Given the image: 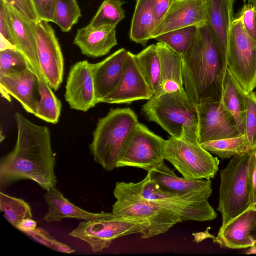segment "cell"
<instances>
[{"label":"cell","instance_id":"cell-4","mask_svg":"<svg viewBox=\"0 0 256 256\" xmlns=\"http://www.w3.org/2000/svg\"><path fill=\"white\" fill-rule=\"evenodd\" d=\"M116 201L112 212L126 218L145 223L148 230L144 238L167 232L182 222L178 214L144 198L134 182H117L113 192Z\"/></svg>","mask_w":256,"mask_h":256},{"label":"cell","instance_id":"cell-5","mask_svg":"<svg viewBox=\"0 0 256 256\" xmlns=\"http://www.w3.org/2000/svg\"><path fill=\"white\" fill-rule=\"evenodd\" d=\"M253 150L232 157L220 172L219 202L223 227L252 208L250 169Z\"/></svg>","mask_w":256,"mask_h":256},{"label":"cell","instance_id":"cell-12","mask_svg":"<svg viewBox=\"0 0 256 256\" xmlns=\"http://www.w3.org/2000/svg\"><path fill=\"white\" fill-rule=\"evenodd\" d=\"M35 30L41 72L50 86L57 90L62 82L64 72V60L60 46L48 22L37 20Z\"/></svg>","mask_w":256,"mask_h":256},{"label":"cell","instance_id":"cell-25","mask_svg":"<svg viewBox=\"0 0 256 256\" xmlns=\"http://www.w3.org/2000/svg\"><path fill=\"white\" fill-rule=\"evenodd\" d=\"M208 24L214 33L226 56L234 18V0H204Z\"/></svg>","mask_w":256,"mask_h":256},{"label":"cell","instance_id":"cell-22","mask_svg":"<svg viewBox=\"0 0 256 256\" xmlns=\"http://www.w3.org/2000/svg\"><path fill=\"white\" fill-rule=\"evenodd\" d=\"M256 222V209L250 208L220 227L215 242L228 248H250L256 243L250 231Z\"/></svg>","mask_w":256,"mask_h":256},{"label":"cell","instance_id":"cell-35","mask_svg":"<svg viewBox=\"0 0 256 256\" xmlns=\"http://www.w3.org/2000/svg\"><path fill=\"white\" fill-rule=\"evenodd\" d=\"M30 68H31L27 60L18 50L0 51V76L18 73Z\"/></svg>","mask_w":256,"mask_h":256},{"label":"cell","instance_id":"cell-23","mask_svg":"<svg viewBox=\"0 0 256 256\" xmlns=\"http://www.w3.org/2000/svg\"><path fill=\"white\" fill-rule=\"evenodd\" d=\"M160 63V80L154 96L184 90L182 79V55L165 44H156Z\"/></svg>","mask_w":256,"mask_h":256},{"label":"cell","instance_id":"cell-29","mask_svg":"<svg viewBox=\"0 0 256 256\" xmlns=\"http://www.w3.org/2000/svg\"><path fill=\"white\" fill-rule=\"evenodd\" d=\"M38 90L40 96L34 116L47 122L57 124L61 114V102L45 80H38Z\"/></svg>","mask_w":256,"mask_h":256},{"label":"cell","instance_id":"cell-7","mask_svg":"<svg viewBox=\"0 0 256 256\" xmlns=\"http://www.w3.org/2000/svg\"><path fill=\"white\" fill-rule=\"evenodd\" d=\"M164 156L188 179L209 180L214 177L218 170L219 160L216 157L198 142L184 138L170 136L165 140Z\"/></svg>","mask_w":256,"mask_h":256},{"label":"cell","instance_id":"cell-16","mask_svg":"<svg viewBox=\"0 0 256 256\" xmlns=\"http://www.w3.org/2000/svg\"><path fill=\"white\" fill-rule=\"evenodd\" d=\"M204 0H175L151 38L164 33L190 26H200L208 22Z\"/></svg>","mask_w":256,"mask_h":256},{"label":"cell","instance_id":"cell-28","mask_svg":"<svg viewBox=\"0 0 256 256\" xmlns=\"http://www.w3.org/2000/svg\"><path fill=\"white\" fill-rule=\"evenodd\" d=\"M134 62L154 95L159 84L160 63L156 44H151L137 54H132Z\"/></svg>","mask_w":256,"mask_h":256},{"label":"cell","instance_id":"cell-19","mask_svg":"<svg viewBox=\"0 0 256 256\" xmlns=\"http://www.w3.org/2000/svg\"><path fill=\"white\" fill-rule=\"evenodd\" d=\"M128 52L120 48L104 60L91 64L97 104L112 92L121 78Z\"/></svg>","mask_w":256,"mask_h":256},{"label":"cell","instance_id":"cell-31","mask_svg":"<svg viewBox=\"0 0 256 256\" xmlns=\"http://www.w3.org/2000/svg\"><path fill=\"white\" fill-rule=\"evenodd\" d=\"M0 209L4 217L14 227L23 219L32 218L29 204L24 200L0 192Z\"/></svg>","mask_w":256,"mask_h":256},{"label":"cell","instance_id":"cell-37","mask_svg":"<svg viewBox=\"0 0 256 256\" xmlns=\"http://www.w3.org/2000/svg\"><path fill=\"white\" fill-rule=\"evenodd\" d=\"M22 232L40 244L56 252L66 254H72L76 252L75 249L54 239L43 228H36L34 230L24 231Z\"/></svg>","mask_w":256,"mask_h":256},{"label":"cell","instance_id":"cell-2","mask_svg":"<svg viewBox=\"0 0 256 256\" xmlns=\"http://www.w3.org/2000/svg\"><path fill=\"white\" fill-rule=\"evenodd\" d=\"M182 56L184 86L191 102L196 106L221 101L226 58L208 22L198 26Z\"/></svg>","mask_w":256,"mask_h":256},{"label":"cell","instance_id":"cell-45","mask_svg":"<svg viewBox=\"0 0 256 256\" xmlns=\"http://www.w3.org/2000/svg\"><path fill=\"white\" fill-rule=\"evenodd\" d=\"M250 236L255 241V244L248 251L247 254H256V222L250 231Z\"/></svg>","mask_w":256,"mask_h":256},{"label":"cell","instance_id":"cell-18","mask_svg":"<svg viewBox=\"0 0 256 256\" xmlns=\"http://www.w3.org/2000/svg\"><path fill=\"white\" fill-rule=\"evenodd\" d=\"M1 91L8 98L13 96L28 113L35 114L40 96L38 78L31 69L8 75L0 76ZM6 97V96H5Z\"/></svg>","mask_w":256,"mask_h":256},{"label":"cell","instance_id":"cell-39","mask_svg":"<svg viewBox=\"0 0 256 256\" xmlns=\"http://www.w3.org/2000/svg\"><path fill=\"white\" fill-rule=\"evenodd\" d=\"M8 6L28 18L36 22L39 20L32 0H3Z\"/></svg>","mask_w":256,"mask_h":256},{"label":"cell","instance_id":"cell-26","mask_svg":"<svg viewBox=\"0 0 256 256\" xmlns=\"http://www.w3.org/2000/svg\"><path fill=\"white\" fill-rule=\"evenodd\" d=\"M246 94L247 92L227 68L223 82L222 101L234 118L238 130L242 135H244L245 133Z\"/></svg>","mask_w":256,"mask_h":256},{"label":"cell","instance_id":"cell-41","mask_svg":"<svg viewBox=\"0 0 256 256\" xmlns=\"http://www.w3.org/2000/svg\"><path fill=\"white\" fill-rule=\"evenodd\" d=\"M39 20L53 22L56 0H32Z\"/></svg>","mask_w":256,"mask_h":256},{"label":"cell","instance_id":"cell-47","mask_svg":"<svg viewBox=\"0 0 256 256\" xmlns=\"http://www.w3.org/2000/svg\"><path fill=\"white\" fill-rule=\"evenodd\" d=\"M244 2H248V4H251L256 8V0H243Z\"/></svg>","mask_w":256,"mask_h":256},{"label":"cell","instance_id":"cell-40","mask_svg":"<svg viewBox=\"0 0 256 256\" xmlns=\"http://www.w3.org/2000/svg\"><path fill=\"white\" fill-rule=\"evenodd\" d=\"M0 33L2 36L16 48L8 6L3 0H0Z\"/></svg>","mask_w":256,"mask_h":256},{"label":"cell","instance_id":"cell-3","mask_svg":"<svg viewBox=\"0 0 256 256\" xmlns=\"http://www.w3.org/2000/svg\"><path fill=\"white\" fill-rule=\"evenodd\" d=\"M142 110L146 120L158 124L171 137L198 142L196 106L185 90L154 96Z\"/></svg>","mask_w":256,"mask_h":256},{"label":"cell","instance_id":"cell-10","mask_svg":"<svg viewBox=\"0 0 256 256\" xmlns=\"http://www.w3.org/2000/svg\"><path fill=\"white\" fill-rule=\"evenodd\" d=\"M164 140L138 122L124 144L116 168L132 166L150 172L164 162Z\"/></svg>","mask_w":256,"mask_h":256},{"label":"cell","instance_id":"cell-44","mask_svg":"<svg viewBox=\"0 0 256 256\" xmlns=\"http://www.w3.org/2000/svg\"><path fill=\"white\" fill-rule=\"evenodd\" d=\"M36 228V222L32 218L23 219L18 224L16 228L22 232L27 230H32Z\"/></svg>","mask_w":256,"mask_h":256},{"label":"cell","instance_id":"cell-6","mask_svg":"<svg viewBox=\"0 0 256 256\" xmlns=\"http://www.w3.org/2000/svg\"><path fill=\"white\" fill-rule=\"evenodd\" d=\"M138 122L136 114L129 108H111L100 118L90 145L95 162L107 171L116 168L124 144Z\"/></svg>","mask_w":256,"mask_h":256},{"label":"cell","instance_id":"cell-42","mask_svg":"<svg viewBox=\"0 0 256 256\" xmlns=\"http://www.w3.org/2000/svg\"><path fill=\"white\" fill-rule=\"evenodd\" d=\"M174 0H156L154 7V30L164 19Z\"/></svg>","mask_w":256,"mask_h":256},{"label":"cell","instance_id":"cell-33","mask_svg":"<svg viewBox=\"0 0 256 256\" xmlns=\"http://www.w3.org/2000/svg\"><path fill=\"white\" fill-rule=\"evenodd\" d=\"M122 0H104L88 24L93 27L112 25L116 26L125 18Z\"/></svg>","mask_w":256,"mask_h":256},{"label":"cell","instance_id":"cell-36","mask_svg":"<svg viewBox=\"0 0 256 256\" xmlns=\"http://www.w3.org/2000/svg\"><path fill=\"white\" fill-rule=\"evenodd\" d=\"M246 116L245 133L250 150L256 149V96L252 91L247 93L246 98Z\"/></svg>","mask_w":256,"mask_h":256},{"label":"cell","instance_id":"cell-21","mask_svg":"<svg viewBox=\"0 0 256 256\" xmlns=\"http://www.w3.org/2000/svg\"><path fill=\"white\" fill-rule=\"evenodd\" d=\"M116 28L112 25L93 27L88 24L77 30L74 44L87 56H104L118 44Z\"/></svg>","mask_w":256,"mask_h":256},{"label":"cell","instance_id":"cell-20","mask_svg":"<svg viewBox=\"0 0 256 256\" xmlns=\"http://www.w3.org/2000/svg\"><path fill=\"white\" fill-rule=\"evenodd\" d=\"M7 6L16 49L24 55L38 80H45L40 68L38 55L36 22L28 20Z\"/></svg>","mask_w":256,"mask_h":256},{"label":"cell","instance_id":"cell-43","mask_svg":"<svg viewBox=\"0 0 256 256\" xmlns=\"http://www.w3.org/2000/svg\"><path fill=\"white\" fill-rule=\"evenodd\" d=\"M250 181L252 194V208L256 204V149L252 152L250 169Z\"/></svg>","mask_w":256,"mask_h":256},{"label":"cell","instance_id":"cell-46","mask_svg":"<svg viewBox=\"0 0 256 256\" xmlns=\"http://www.w3.org/2000/svg\"><path fill=\"white\" fill-rule=\"evenodd\" d=\"M6 49H16V48L0 35V51Z\"/></svg>","mask_w":256,"mask_h":256},{"label":"cell","instance_id":"cell-9","mask_svg":"<svg viewBox=\"0 0 256 256\" xmlns=\"http://www.w3.org/2000/svg\"><path fill=\"white\" fill-rule=\"evenodd\" d=\"M147 230L145 223L120 217L112 212L106 218L80 222L69 235L86 242L93 252H98L108 248L114 240L123 236L140 234L144 238Z\"/></svg>","mask_w":256,"mask_h":256},{"label":"cell","instance_id":"cell-8","mask_svg":"<svg viewBox=\"0 0 256 256\" xmlns=\"http://www.w3.org/2000/svg\"><path fill=\"white\" fill-rule=\"evenodd\" d=\"M226 62L244 90L247 93L253 91L256 87V40L248 34L238 18L232 22Z\"/></svg>","mask_w":256,"mask_h":256},{"label":"cell","instance_id":"cell-15","mask_svg":"<svg viewBox=\"0 0 256 256\" xmlns=\"http://www.w3.org/2000/svg\"><path fill=\"white\" fill-rule=\"evenodd\" d=\"M162 190L198 201L208 200L212 193V182L206 180H191L178 176L164 162L148 172Z\"/></svg>","mask_w":256,"mask_h":256},{"label":"cell","instance_id":"cell-14","mask_svg":"<svg viewBox=\"0 0 256 256\" xmlns=\"http://www.w3.org/2000/svg\"><path fill=\"white\" fill-rule=\"evenodd\" d=\"M64 98L72 109L86 112L96 104L91 63L79 61L70 68Z\"/></svg>","mask_w":256,"mask_h":256},{"label":"cell","instance_id":"cell-1","mask_svg":"<svg viewBox=\"0 0 256 256\" xmlns=\"http://www.w3.org/2000/svg\"><path fill=\"white\" fill-rule=\"evenodd\" d=\"M14 119L16 141L12 150L0 160V185L29 180L46 191L55 188L56 154L50 129L30 122L19 112L14 114Z\"/></svg>","mask_w":256,"mask_h":256},{"label":"cell","instance_id":"cell-27","mask_svg":"<svg viewBox=\"0 0 256 256\" xmlns=\"http://www.w3.org/2000/svg\"><path fill=\"white\" fill-rule=\"evenodd\" d=\"M156 0H136L130 30L131 40L145 46L155 28L154 7Z\"/></svg>","mask_w":256,"mask_h":256},{"label":"cell","instance_id":"cell-34","mask_svg":"<svg viewBox=\"0 0 256 256\" xmlns=\"http://www.w3.org/2000/svg\"><path fill=\"white\" fill-rule=\"evenodd\" d=\"M81 16L76 0H56L53 22L64 32H68Z\"/></svg>","mask_w":256,"mask_h":256},{"label":"cell","instance_id":"cell-38","mask_svg":"<svg viewBox=\"0 0 256 256\" xmlns=\"http://www.w3.org/2000/svg\"><path fill=\"white\" fill-rule=\"evenodd\" d=\"M248 34L256 40V8L251 4H244L236 15Z\"/></svg>","mask_w":256,"mask_h":256},{"label":"cell","instance_id":"cell-13","mask_svg":"<svg viewBox=\"0 0 256 256\" xmlns=\"http://www.w3.org/2000/svg\"><path fill=\"white\" fill-rule=\"evenodd\" d=\"M195 106L198 117V138L200 144L242 135L234 118L222 100L204 102Z\"/></svg>","mask_w":256,"mask_h":256},{"label":"cell","instance_id":"cell-48","mask_svg":"<svg viewBox=\"0 0 256 256\" xmlns=\"http://www.w3.org/2000/svg\"><path fill=\"white\" fill-rule=\"evenodd\" d=\"M253 208L256 209V204L252 207Z\"/></svg>","mask_w":256,"mask_h":256},{"label":"cell","instance_id":"cell-17","mask_svg":"<svg viewBox=\"0 0 256 256\" xmlns=\"http://www.w3.org/2000/svg\"><path fill=\"white\" fill-rule=\"evenodd\" d=\"M152 96V92L134 62L132 53L128 51L119 82L100 102L130 104L138 100H148Z\"/></svg>","mask_w":256,"mask_h":256},{"label":"cell","instance_id":"cell-49","mask_svg":"<svg viewBox=\"0 0 256 256\" xmlns=\"http://www.w3.org/2000/svg\"><path fill=\"white\" fill-rule=\"evenodd\" d=\"M254 92V94H255V96H256V92Z\"/></svg>","mask_w":256,"mask_h":256},{"label":"cell","instance_id":"cell-30","mask_svg":"<svg viewBox=\"0 0 256 256\" xmlns=\"http://www.w3.org/2000/svg\"><path fill=\"white\" fill-rule=\"evenodd\" d=\"M222 159H226L250 150L245 135L210 141L200 144Z\"/></svg>","mask_w":256,"mask_h":256},{"label":"cell","instance_id":"cell-11","mask_svg":"<svg viewBox=\"0 0 256 256\" xmlns=\"http://www.w3.org/2000/svg\"><path fill=\"white\" fill-rule=\"evenodd\" d=\"M134 184L144 198L178 214L182 222L210 221L217 216L208 200L198 201L166 192L148 174L142 180Z\"/></svg>","mask_w":256,"mask_h":256},{"label":"cell","instance_id":"cell-32","mask_svg":"<svg viewBox=\"0 0 256 256\" xmlns=\"http://www.w3.org/2000/svg\"><path fill=\"white\" fill-rule=\"evenodd\" d=\"M198 28L196 26H190L176 29L161 34L154 39L182 55L190 47Z\"/></svg>","mask_w":256,"mask_h":256},{"label":"cell","instance_id":"cell-24","mask_svg":"<svg viewBox=\"0 0 256 256\" xmlns=\"http://www.w3.org/2000/svg\"><path fill=\"white\" fill-rule=\"evenodd\" d=\"M44 198L48 208L44 220L48 222H60L66 218L94 221L106 218L112 214V212L93 213L82 210L70 202L56 187L47 191Z\"/></svg>","mask_w":256,"mask_h":256}]
</instances>
